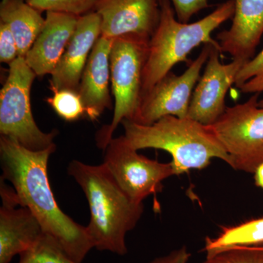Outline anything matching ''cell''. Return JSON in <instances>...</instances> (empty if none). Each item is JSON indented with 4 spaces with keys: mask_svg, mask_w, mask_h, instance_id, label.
<instances>
[{
    "mask_svg": "<svg viewBox=\"0 0 263 263\" xmlns=\"http://www.w3.org/2000/svg\"><path fill=\"white\" fill-rule=\"evenodd\" d=\"M122 124L124 137L136 150L156 148L168 152L176 176L204 169L213 158L230 165V156L210 126L190 118L167 116L150 125L125 119Z\"/></svg>",
    "mask_w": 263,
    "mask_h": 263,
    "instance_id": "cell-3",
    "label": "cell"
},
{
    "mask_svg": "<svg viewBox=\"0 0 263 263\" xmlns=\"http://www.w3.org/2000/svg\"><path fill=\"white\" fill-rule=\"evenodd\" d=\"M57 146L34 152L14 140L0 137L1 179L14 189L19 205L28 208L42 227L67 255L82 263L94 248L86 227L81 226L63 212L52 191L48 176L50 157Z\"/></svg>",
    "mask_w": 263,
    "mask_h": 263,
    "instance_id": "cell-1",
    "label": "cell"
},
{
    "mask_svg": "<svg viewBox=\"0 0 263 263\" xmlns=\"http://www.w3.org/2000/svg\"><path fill=\"white\" fill-rule=\"evenodd\" d=\"M259 94L245 103L227 107L210 126L230 156V166L235 171L254 174L263 162V108Z\"/></svg>",
    "mask_w": 263,
    "mask_h": 263,
    "instance_id": "cell-7",
    "label": "cell"
},
{
    "mask_svg": "<svg viewBox=\"0 0 263 263\" xmlns=\"http://www.w3.org/2000/svg\"><path fill=\"white\" fill-rule=\"evenodd\" d=\"M263 245V217L251 219L238 226L226 227L216 238L207 237L206 256L234 247H254Z\"/></svg>",
    "mask_w": 263,
    "mask_h": 263,
    "instance_id": "cell-18",
    "label": "cell"
},
{
    "mask_svg": "<svg viewBox=\"0 0 263 263\" xmlns=\"http://www.w3.org/2000/svg\"><path fill=\"white\" fill-rule=\"evenodd\" d=\"M235 85L243 94L263 93V48L241 67ZM259 106L263 108V99L259 100Z\"/></svg>",
    "mask_w": 263,
    "mask_h": 263,
    "instance_id": "cell-20",
    "label": "cell"
},
{
    "mask_svg": "<svg viewBox=\"0 0 263 263\" xmlns=\"http://www.w3.org/2000/svg\"><path fill=\"white\" fill-rule=\"evenodd\" d=\"M263 35V0H235V12L228 30L217 34L221 53L233 60L253 58Z\"/></svg>",
    "mask_w": 263,
    "mask_h": 263,
    "instance_id": "cell-15",
    "label": "cell"
},
{
    "mask_svg": "<svg viewBox=\"0 0 263 263\" xmlns=\"http://www.w3.org/2000/svg\"><path fill=\"white\" fill-rule=\"evenodd\" d=\"M0 208V263H10L15 255L28 250L43 230L28 208L11 197H2Z\"/></svg>",
    "mask_w": 263,
    "mask_h": 263,
    "instance_id": "cell-16",
    "label": "cell"
},
{
    "mask_svg": "<svg viewBox=\"0 0 263 263\" xmlns=\"http://www.w3.org/2000/svg\"><path fill=\"white\" fill-rule=\"evenodd\" d=\"M103 163L132 200L142 203L161 193L162 182L176 176L172 163H162L138 153L124 136L113 138L105 150Z\"/></svg>",
    "mask_w": 263,
    "mask_h": 263,
    "instance_id": "cell-8",
    "label": "cell"
},
{
    "mask_svg": "<svg viewBox=\"0 0 263 263\" xmlns=\"http://www.w3.org/2000/svg\"><path fill=\"white\" fill-rule=\"evenodd\" d=\"M79 17L46 12L42 30L25 57L27 65L38 77L51 75L56 68L75 32Z\"/></svg>",
    "mask_w": 263,
    "mask_h": 263,
    "instance_id": "cell-13",
    "label": "cell"
},
{
    "mask_svg": "<svg viewBox=\"0 0 263 263\" xmlns=\"http://www.w3.org/2000/svg\"><path fill=\"white\" fill-rule=\"evenodd\" d=\"M234 12L235 0H228L203 18L194 23H182L176 18L171 0H162L160 22L148 42L142 95L171 72L175 65L188 62L189 54L200 45L210 44L221 51L212 34L233 18Z\"/></svg>",
    "mask_w": 263,
    "mask_h": 263,
    "instance_id": "cell-4",
    "label": "cell"
},
{
    "mask_svg": "<svg viewBox=\"0 0 263 263\" xmlns=\"http://www.w3.org/2000/svg\"><path fill=\"white\" fill-rule=\"evenodd\" d=\"M53 96L46 102L57 115L67 122H75L85 117V109L80 95L72 90H51Z\"/></svg>",
    "mask_w": 263,
    "mask_h": 263,
    "instance_id": "cell-21",
    "label": "cell"
},
{
    "mask_svg": "<svg viewBox=\"0 0 263 263\" xmlns=\"http://www.w3.org/2000/svg\"><path fill=\"white\" fill-rule=\"evenodd\" d=\"M19 257L18 263H77L67 255L51 235L45 233Z\"/></svg>",
    "mask_w": 263,
    "mask_h": 263,
    "instance_id": "cell-19",
    "label": "cell"
},
{
    "mask_svg": "<svg viewBox=\"0 0 263 263\" xmlns=\"http://www.w3.org/2000/svg\"><path fill=\"white\" fill-rule=\"evenodd\" d=\"M190 257L191 254L186 247L183 246L181 248L172 251L166 255L157 257L148 263H187Z\"/></svg>",
    "mask_w": 263,
    "mask_h": 263,
    "instance_id": "cell-26",
    "label": "cell"
},
{
    "mask_svg": "<svg viewBox=\"0 0 263 263\" xmlns=\"http://www.w3.org/2000/svg\"><path fill=\"white\" fill-rule=\"evenodd\" d=\"M41 13L25 0H2L0 22L6 24L13 33L18 57L25 58L42 30L45 18Z\"/></svg>",
    "mask_w": 263,
    "mask_h": 263,
    "instance_id": "cell-17",
    "label": "cell"
},
{
    "mask_svg": "<svg viewBox=\"0 0 263 263\" xmlns=\"http://www.w3.org/2000/svg\"><path fill=\"white\" fill-rule=\"evenodd\" d=\"M162 0H100L95 11L101 18V35L135 34L150 38L158 26Z\"/></svg>",
    "mask_w": 263,
    "mask_h": 263,
    "instance_id": "cell-11",
    "label": "cell"
},
{
    "mask_svg": "<svg viewBox=\"0 0 263 263\" xmlns=\"http://www.w3.org/2000/svg\"><path fill=\"white\" fill-rule=\"evenodd\" d=\"M254 174L256 186L263 190V162L257 167Z\"/></svg>",
    "mask_w": 263,
    "mask_h": 263,
    "instance_id": "cell-27",
    "label": "cell"
},
{
    "mask_svg": "<svg viewBox=\"0 0 263 263\" xmlns=\"http://www.w3.org/2000/svg\"><path fill=\"white\" fill-rule=\"evenodd\" d=\"M150 38L129 34L114 39L110 55V81L115 99L111 122L97 133L98 148L105 150L123 120L134 121L142 95L143 74Z\"/></svg>",
    "mask_w": 263,
    "mask_h": 263,
    "instance_id": "cell-5",
    "label": "cell"
},
{
    "mask_svg": "<svg viewBox=\"0 0 263 263\" xmlns=\"http://www.w3.org/2000/svg\"><path fill=\"white\" fill-rule=\"evenodd\" d=\"M33 8L43 11L61 12L81 16L95 11L100 0H25Z\"/></svg>",
    "mask_w": 263,
    "mask_h": 263,
    "instance_id": "cell-22",
    "label": "cell"
},
{
    "mask_svg": "<svg viewBox=\"0 0 263 263\" xmlns=\"http://www.w3.org/2000/svg\"><path fill=\"white\" fill-rule=\"evenodd\" d=\"M67 174L82 189L89 204L90 220L86 228L93 247L127 254L126 236L141 219L143 202L132 200L104 163L92 165L72 160Z\"/></svg>",
    "mask_w": 263,
    "mask_h": 263,
    "instance_id": "cell-2",
    "label": "cell"
},
{
    "mask_svg": "<svg viewBox=\"0 0 263 263\" xmlns=\"http://www.w3.org/2000/svg\"><path fill=\"white\" fill-rule=\"evenodd\" d=\"M36 76L24 57H18L10 64L0 91V134L27 149L39 152L56 146L53 140L58 131L44 133L33 117L30 92Z\"/></svg>",
    "mask_w": 263,
    "mask_h": 263,
    "instance_id": "cell-6",
    "label": "cell"
},
{
    "mask_svg": "<svg viewBox=\"0 0 263 263\" xmlns=\"http://www.w3.org/2000/svg\"><path fill=\"white\" fill-rule=\"evenodd\" d=\"M213 46L204 45L200 54L181 75L170 72L142 95L134 122L150 125L167 116L187 117L193 91Z\"/></svg>",
    "mask_w": 263,
    "mask_h": 263,
    "instance_id": "cell-9",
    "label": "cell"
},
{
    "mask_svg": "<svg viewBox=\"0 0 263 263\" xmlns=\"http://www.w3.org/2000/svg\"><path fill=\"white\" fill-rule=\"evenodd\" d=\"M201 263H263V246L226 249L206 256Z\"/></svg>",
    "mask_w": 263,
    "mask_h": 263,
    "instance_id": "cell-23",
    "label": "cell"
},
{
    "mask_svg": "<svg viewBox=\"0 0 263 263\" xmlns=\"http://www.w3.org/2000/svg\"><path fill=\"white\" fill-rule=\"evenodd\" d=\"M18 57V46L9 27L0 22V61L8 65Z\"/></svg>",
    "mask_w": 263,
    "mask_h": 263,
    "instance_id": "cell-24",
    "label": "cell"
},
{
    "mask_svg": "<svg viewBox=\"0 0 263 263\" xmlns=\"http://www.w3.org/2000/svg\"><path fill=\"white\" fill-rule=\"evenodd\" d=\"M115 38H98L86 62L78 93L85 109V117L96 121L105 109L111 108L109 90L110 55Z\"/></svg>",
    "mask_w": 263,
    "mask_h": 263,
    "instance_id": "cell-14",
    "label": "cell"
},
{
    "mask_svg": "<svg viewBox=\"0 0 263 263\" xmlns=\"http://www.w3.org/2000/svg\"><path fill=\"white\" fill-rule=\"evenodd\" d=\"M101 33V18L97 12L79 17L75 32L51 75V90L78 91L86 62Z\"/></svg>",
    "mask_w": 263,
    "mask_h": 263,
    "instance_id": "cell-12",
    "label": "cell"
},
{
    "mask_svg": "<svg viewBox=\"0 0 263 263\" xmlns=\"http://www.w3.org/2000/svg\"><path fill=\"white\" fill-rule=\"evenodd\" d=\"M176 18L182 23H189L194 15L209 7V0H171Z\"/></svg>",
    "mask_w": 263,
    "mask_h": 263,
    "instance_id": "cell-25",
    "label": "cell"
},
{
    "mask_svg": "<svg viewBox=\"0 0 263 263\" xmlns=\"http://www.w3.org/2000/svg\"><path fill=\"white\" fill-rule=\"evenodd\" d=\"M221 52L213 46L203 74L193 91L187 117L204 125H212L226 111L227 93L235 84L237 76L247 61L233 60L223 64Z\"/></svg>",
    "mask_w": 263,
    "mask_h": 263,
    "instance_id": "cell-10",
    "label": "cell"
}]
</instances>
